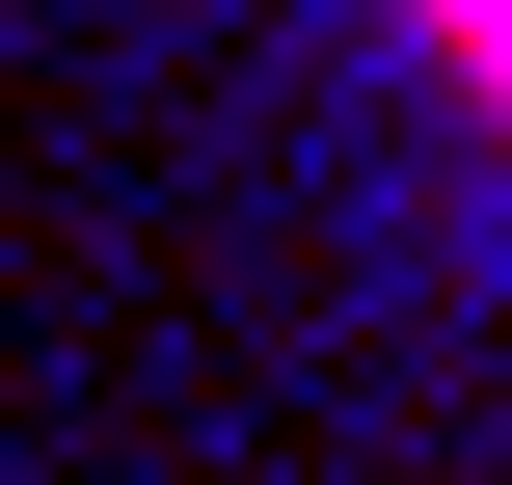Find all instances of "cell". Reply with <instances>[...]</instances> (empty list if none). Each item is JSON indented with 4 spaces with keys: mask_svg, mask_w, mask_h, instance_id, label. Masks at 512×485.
Listing matches in <instances>:
<instances>
[{
    "mask_svg": "<svg viewBox=\"0 0 512 485\" xmlns=\"http://www.w3.org/2000/svg\"><path fill=\"white\" fill-rule=\"evenodd\" d=\"M432 27H459V54H486V108H512V0H432Z\"/></svg>",
    "mask_w": 512,
    "mask_h": 485,
    "instance_id": "cell-1",
    "label": "cell"
}]
</instances>
